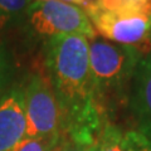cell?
Returning a JSON list of instances; mask_svg holds the SVG:
<instances>
[{"mask_svg":"<svg viewBox=\"0 0 151 151\" xmlns=\"http://www.w3.org/2000/svg\"><path fill=\"white\" fill-rule=\"evenodd\" d=\"M33 0H0V32L25 20Z\"/></svg>","mask_w":151,"mask_h":151,"instance_id":"ba28073f","label":"cell"},{"mask_svg":"<svg viewBox=\"0 0 151 151\" xmlns=\"http://www.w3.org/2000/svg\"><path fill=\"white\" fill-rule=\"evenodd\" d=\"M122 144L125 151H151V141L137 130L125 132Z\"/></svg>","mask_w":151,"mask_h":151,"instance_id":"30bf717a","label":"cell"},{"mask_svg":"<svg viewBox=\"0 0 151 151\" xmlns=\"http://www.w3.org/2000/svg\"><path fill=\"white\" fill-rule=\"evenodd\" d=\"M98 142H87L69 136H62L53 151H97Z\"/></svg>","mask_w":151,"mask_h":151,"instance_id":"8fae6325","label":"cell"},{"mask_svg":"<svg viewBox=\"0 0 151 151\" xmlns=\"http://www.w3.org/2000/svg\"><path fill=\"white\" fill-rule=\"evenodd\" d=\"M25 20L30 30L47 40L58 35H83L92 39L97 35L83 8L62 0H33Z\"/></svg>","mask_w":151,"mask_h":151,"instance_id":"277c9868","label":"cell"},{"mask_svg":"<svg viewBox=\"0 0 151 151\" xmlns=\"http://www.w3.org/2000/svg\"><path fill=\"white\" fill-rule=\"evenodd\" d=\"M97 0H79V6L83 9H87L88 6H92L96 4Z\"/></svg>","mask_w":151,"mask_h":151,"instance_id":"5bb4252c","label":"cell"},{"mask_svg":"<svg viewBox=\"0 0 151 151\" xmlns=\"http://www.w3.org/2000/svg\"><path fill=\"white\" fill-rule=\"evenodd\" d=\"M9 79V59L1 47H0V98L5 93V87Z\"/></svg>","mask_w":151,"mask_h":151,"instance_id":"4fadbf2b","label":"cell"},{"mask_svg":"<svg viewBox=\"0 0 151 151\" xmlns=\"http://www.w3.org/2000/svg\"><path fill=\"white\" fill-rule=\"evenodd\" d=\"M94 30L113 43L134 45L149 40L151 37V18L137 14H119L97 5L84 9Z\"/></svg>","mask_w":151,"mask_h":151,"instance_id":"5b68a950","label":"cell"},{"mask_svg":"<svg viewBox=\"0 0 151 151\" xmlns=\"http://www.w3.org/2000/svg\"><path fill=\"white\" fill-rule=\"evenodd\" d=\"M149 42H150V45H151V37H150V39H149Z\"/></svg>","mask_w":151,"mask_h":151,"instance_id":"2e32d148","label":"cell"},{"mask_svg":"<svg viewBox=\"0 0 151 151\" xmlns=\"http://www.w3.org/2000/svg\"><path fill=\"white\" fill-rule=\"evenodd\" d=\"M62 1H67V3L76 4V5H79V0H62Z\"/></svg>","mask_w":151,"mask_h":151,"instance_id":"9a60e30c","label":"cell"},{"mask_svg":"<svg viewBox=\"0 0 151 151\" xmlns=\"http://www.w3.org/2000/svg\"><path fill=\"white\" fill-rule=\"evenodd\" d=\"M24 100L25 137L43 141L53 151L63 136V122L49 78L42 74L30 76L24 88Z\"/></svg>","mask_w":151,"mask_h":151,"instance_id":"3957f363","label":"cell"},{"mask_svg":"<svg viewBox=\"0 0 151 151\" xmlns=\"http://www.w3.org/2000/svg\"><path fill=\"white\" fill-rule=\"evenodd\" d=\"M45 67L62 115L63 136L98 142L106 121L94 98L89 39L76 34L48 39Z\"/></svg>","mask_w":151,"mask_h":151,"instance_id":"6da1fadb","label":"cell"},{"mask_svg":"<svg viewBox=\"0 0 151 151\" xmlns=\"http://www.w3.org/2000/svg\"><path fill=\"white\" fill-rule=\"evenodd\" d=\"M122 139L124 132L120 130V127L106 121L98 136L97 151H125Z\"/></svg>","mask_w":151,"mask_h":151,"instance_id":"9c48e42d","label":"cell"},{"mask_svg":"<svg viewBox=\"0 0 151 151\" xmlns=\"http://www.w3.org/2000/svg\"><path fill=\"white\" fill-rule=\"evenodd\" d=\"M24 88L8 89L0 98V151H13L25 137Z\"/></svg>","mask_w":151,"mask_h":151,"instance_id":"8992f818","label":"cell"},{"mask_svg":"<svg viewBox=\"0 0 151 151\" xmlns=\"http://www.w3.org/2000/svg\"><path fill=\"white\" fill-rule=\"evenodd\" d=\"M142 52L96 35L89 39V69L94 98L102 115L129 93Z\"/></svg>","mask_w":151,"mask_h":151,"instance_id":"7a4b0ae2","label":"cell"},{"mask_svg":"<svg viewBox=\"0 0 151 151\" xmlns=\"http://www.w3.org/2000/svg\"><path fill=\"white\" fill-rule=\"evenodd\" d=\"M13 151H50V149L45 142L40 140L24 137Z\"/></svg>","mask_w":151,"mask_h":151,"instance_id":"7c38bea8","label":"cell"},{"mask_svg":"<svg viewBox=\"0 0 151 151\" xmlns=\"http://www.w3.org/2000/svg\"><path fill=\"white\" fill-rule=\"evenodd\" d=\"M129 107L137 131L151 141V50L141 57L132 78Z\"/></svg>","mask_w":151,"mask_h":151,"instance_id":"52a82bcc","label":"cell"}]
</instances>
